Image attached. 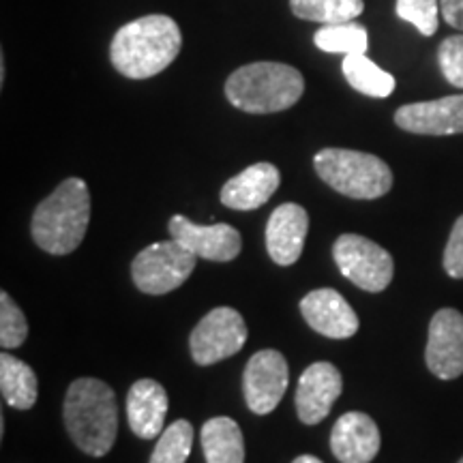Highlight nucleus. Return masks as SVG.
Returning <instances> with one entry per match:
<instances>
[{
	"mask_svg": "<svg viewBox=\"0 0 463 463\" xmlns=\"http://www.w3.org/2000/svg\"><path fill=\"white\" fill-rule=\"evenodd\" d=\"M183 34L170 15H144L114 34L109 61L129 80L153 78L181 54Z\"/></svg>",
	"mask_w": 463,
	"mask_h": 463,
	"instance_id": "f257e3e1",
	"label": "nucleus"
},
{
	"mask_svg": "<svg viewBox=\"0 0 463 463\" xmlns=\"http://www.w3.org/2000/svg\"><path fill=\"white\" fill-rule=\"evenodd\" d=\"M62 419L71 442L82 453L103 457L112 450L118 433V405L106 382L97 378H78L71 382Z\"/></svg>",
	"mask_w": 463,
	"mask_h": 463,
	"instance_id": "f03ea898",
	"label": "nucleus"
},
{
	"mask_svg": "<svg viewBox=\"0 0 463 463\" xmlns=\"http://www.w3.org/2000/svg\"><path fill=\"white\" fill-rule=\"evenodd\" d=\"M90 223V191L82 178L62 181L34 208L31 234L34 245L52 256H67L82 245Z\"/></svg>",
	"mask_w": 463,
	"mask_h": 463,
	"instance_id": "7ed1b4c3",
	"label": "nucleus"
},
{
	"mask_svg": "<svg viewBox=\"0 0 463 463\" xmlns=\"http://www.w3.org/2000/svg\"><path fill=\"white\" fill-rule=\"evenodd\" d=\"M305 92L298 69L283 62H251L236 69L225 82V97L249 114H275L292 108Z\"/></svg>",
	"mask_w": 463,
	"mask_h": 463,
	"instance_id": "20e7f679",
	"label": "nucleus"
},
{
	"mask_svg": "<svg viewBox=\"0 0 463 463\" xmlns=\"http://www.w3.org/2000/svg\"><path fill=\"white\" fill-rule=\"evenodd\" d=\"M317 176L337 194L354 200H375L392 187V172L380 157L361 150L324 148L314 157Z\"/></svg>",
	"mask_w": 463,
	"mask_h": 463,
	"instance_id": "39448f33",
	"label": "nucleus"
},
{
	"mask_svg": "<svg viewBox=\"0 0 463 463\" xmlns=\"http://www.w3.org/2000/svg\"><path fill=\"white\" fill-rule=\"evenodd\" d=\"M198 256L178 241L153 242L137 253L131 264V277L136 288L150 297L172 292L181 288L194 273Z\"/></svg>",
	"mask_w": 463,
	"mask_h": 463,
	"instance_id": "423d86ee",
	"label": "nucleus"
},
{
	"mask_svg": "<svg viewBox=\"0 0 463 463\" xmlns=\"http://www.w3.org/2000/svg\"><path fill=\"white\" fill-rule=\"evenodd\" d=\"M333 258L341 275L364 292H382L391 286L395 262L378 242L358 234H341L333 245Z\"/></svg>",
	"mask_w": 463,
	"mask_h": 463,
	"instance_id": "0eeeda50",
	"label": "nucleus"
},
{
	"mask_svg": "<svg viewBox=\"0 0 463 463\" xmlns=\"http://www.w3.org/2000/svg\"><path fill=\"white\" fill-rule=\"evenodd\" d=\"M249 337L242 316L232 307H217L198 322L189 339L191 358L202 367L239 354Z\"/></svg>",
	"mask_w": 463,
	"mask_h": 463,
	"instance_id": "6e6552de",
	"label": "nucleus"
},
{
	"mask_svg": "<svg viewBox=\"0 0 463 463\" xmlns=\"http://www.w3.org/2000/svg\"><path fill=\"white\" fill-rule=\"evenodd\" d=\"M289 382L288 361L277 350H260L249 358L242 391L245 402L253 414H270L286 395Z\"/></svg>",
	"mask_w": 463,
	"mask_h": 463,
	"instance_id": "1a4fd4ad",
	"label": "nucleus"
},
{
	"mask_svg": "<svg viewBox=\"0 0 463 463\" xmlns=\"http://www.w3.org/2000/svg\"><path fill=\"white\" fill-rule=\"evenodd\" d=\"M167 230L174 241L208 262H232L242 249L241 232L228 223L198 225L189 222L187 217L174 215L167 223Z\"/></svg>",
	"mask_w": 463,
	"mask_h": 463,
	"instance_id": "9d476101",
	"label": "nucleus"
},
{
	"mask_svg": "<svg viewBox=\"0 0 463 463\" xmlns=\"http://www.w3.org/2000/svg\"><path fill=\"white\" fill-rule=\"evenodd\" d=\"M425 361L439 380H455L463 373V314L439 309L430 322Z\"/></svg>",
	"mask_w": 463,
	"mask_h": 463,
	"instance_id": "9b49d317",
	"label": "nucleus"
},
{
	"mask_svg": "<svg viewBox=\"0 0 463 463\" xmlns=\"http://www.w3.org/2000/svg\"><path fill=\"white\" fill-rule=\"evenodd\" d=\"M344 391V378L333 363H314L305 369L297 386V412L305 425H317L331 414Z\"/></svg>",
	"mask_w": 463,
	"mask_h": 463,
	"instance_id": "f8f14e48",
	"label": "nucleus"
},
{
	"mask_svg": "<svg viewBox=\"0 0 463 463\" xmlns=\"http://www.w3.org/2000/svg\"><path fill=\"white\" fill-rule=\"evenodd\" d=\"M395 123L416 136H455L463 133V95L442 97L436 101H420L402 106Z\"/></svg>",
	"mask_w": 463,
	"mask_h": 463,
	"instance_id": "ddd939ff",
	"label": "nucleus"
},
{
	"mask_svg": "<svg viewBox=\"0 0 463 463\" xmlns=\"http://www.w3.org/2000/svg\"><path fill=\"white\" fill-rule=\"evenodd\" d=\"M300 314L316 333L328 339H350L358 331V316L337 289L320 288L300 300Z\"/></svg>",
	"mask_w": 463,
	"mask_h": 463,
	"instance_id": "4468645a",
	"label": "nucleus"
},
{
	"mask_svg": "<svg viewBox=\"0 0 463 463\" xmlns=\"http://www.w3.org/2000/svg\"><path fill=\"white\" fill-rule=\"evenodd\" d=\"M309 215L300 204L288 202L277 206L266 223V249L275 264L292 266L305 247Z\"/></svg>",
	"mask_w": 463,
	"mask_h": 463,
	"instance_id": "2eb2a0df",
	"label": "nucleus"
},
{
	"mask_svg": "<svg viewBox=\"0 0 463 463\" xmlns=\"http://www.w3.org/2000/svg\"><path fill=\"white\" fill-rule=\"evenodd\" d=\"M380 430L372 416L345 412L331 431V450L341 463H372L380 453Z\"/></svg>",
	"mask_w": 463,
	"mask_h": 463,
	"instance_id": "dca6fc26",
	"label": "nucleus"
},
{
	"mask_svg": "<svg viewBox=\"0 0 463 463\" xmlns=\"http://www.w3.org/2000/svg\"><path fill=\"white\" fill-rule=\"evenodd\" d=\"M281 174L269 161L249 165L236 176H232L222 189V204L232 211H256L273 198L279 189Z\"/></svg>",
	"mask_w": 463,
	"mask_h": 463,
	"instance_id": "f3484780",
	"label": "nucleus"
},
{
	"mask_svg": "<svg viewBox=\"0 0 463 463\" xmlns=\"http://www.w3.org/2000/svg\"><path fill=\"white\" fill-rule=\"evenodd\" d=\"M167 414V392L157 380H137L127 392V420L131 431L142 439L164 433Z\"/></svg>",
	"mask_w": 463,
	"mask_h": 463,
	"instance_id": "a211bd4d",
	"label": "nucleus"
},
{
	"mask_svg": "<svg viewBox=\"0 0 463 463\" xmlns=\"http://www.w3.org/2000/svg\"><path fill=\"white\" fill-rule=\"evenodd\" d=\"M202 450L206 463H245V438L239 422L215 416L202 427Z\"/></svg>",
	"mask_w": 463,
	"mask_h": 463,
	"instance_id": "6ab92c4d",
	"label": "nucleus"
},
{
	"mask_svg": "<svg viewBox=\"0 0 463 463\" xmlns=\"http://www.w3.org/2000/svg\"><path fill=\"white\" fill-rule=\"evenodd\" d=\"M0 391L5 403L15 410H31L37 403L39 380L31 364L11 356L7 350L0 354Z\"/></svg>",
	"mask_w": 463,
	"mask_h": 463,
	"instance_id": "aec40b11",
	"label": "nucleus"
},
{
	"mask_svg": "<svg viewBox=\"0 0 463 463\" xmlns=\"http://www.w3.org/2000/svg\"><path fill=\"white\" fill-rule=\"evenodd\" d=\"M344 75L352 89L375 99L391 97L395 90V78L384 69H380L369 56L350 54L344 58Z\"/></svg>",
	"mask_w": 463,
	"mask_h": 463,
	"instance_id": "412c9836",
	"label": "nucleus"
},
{
	"mask_svg": "<svg viewBox=\"0 0 463 463\" xmlns=\"http://www.w3.org/2000/svg\"><path fill=\"white\" fill-rule=\"evenodd\" d=\"M292 14L317 24H344L364 11V0H289Z\"/></svg>",
	"mask_w": 463,
	"mask_h": 463,
	"instance_id": "4be33fe9",
	"label": "nucleus"
},
{
	"mask_svg": "<svg viewBox=\"0 0 463 463\" xmlns=\"http://www.w3.org/2000/svg\"><path fill=\"white\" fill-rule=\"evenodd\" d=\"M314 43L326 54H364L369 48V33L354 20L344 24H326L316 33Z\"/></svg>",
	"mask_w": 463,
	"mask_h": 463,
	"instance_id": "5701e85b",
	"label": "nucleus"
},
{
	"mask_svg": "<svg viewBox=\"0 0 463 463\" xmlns=\"http://www.w3.org/2000/svg\"><path fill=\"white\" fill-rule=\"evenodd\" d=\"M194 447V425L189 420H174L159 436L148 463H184Z\"/></svg>",
	"mask_w": 463,
	"mask_h": 463,
	"instance_id": "b1692460",
	"label": "nucleus"
},
{
	"mask_svg": "<svg viewBox=\"0 0 463 463\" xmlns=\"http://www.w3.org/2000/svg\"><path fill=\"white\" fill-rule=\"evenodd\" d=\"M26 337L28 322L24 311L7 292H0V345L9 352L24 344Z\"/></svg>",
	"mask_w": 463,
	"mask_h": 463,
	"instance_id": "393cba45",
	"label": "nucleus"
},
{
	"mask_svg": "<svg viewBox=\"0 0 463 463\" xmlns=\"http://www.w3.org/2000/svg\"><path fill=\"white\" fill-rule=\"evenodd\" d=\"M397 15L410 22L422 37H431L439 24V5L438 0H397Z\"/></svg>",
	"mask_w": 463,
	"mask_h": 463,
	"instance_id": "a878e982",
	"label": "nucleus"
},
{
	"mask_svg": "<svg viewBox=\"0 0 463 463\" xmlns=\"http://www.w3.org/2000/svg\"><path fill=\"white\" fill-rule=\"evenodd\" d=\"M438 62L447 82L463 89V34H453L439 43Z\"/></svg>",
	"mask_w": 463,
	"mask_h": 463,
	"instance_id": "bb28decb",
	"label": "nucleus"
},
{
	"mask_svg": "<svg viewBox=\"0 0 463 463\" xmlns=\"http://www.w3.org/2000/svg\"><path fill=\"white\" fill-rule=\"evenodd\" d=\"M444 270L453 279H463V215L457 219L444 249Z\"/></svg>",
	"mask_w": 463,
	"mask_h": 463,
	"instance_id": "cd10ccee",
	"label": "nucleus"
},
{
	"mask_svg": "<svg viewBox=\"0 0 463 463\" xmlns=\"http://www.w3.org/2000/svg\"><path fill=\"white\" fill-rule=\"evenodd\" d=\"M439 11L449 26L463 31V0H439Z\"/></svg>",
	"mask_w": 463,
	"mask_h": 463,
	"instance_id": "c85d7f7f",
	"label": "nucleus"
},
{
	"mask_svg": "<svg viewBox=\"0 0 463 463\" xmlns=\"http://www.w3.org/2000/svg\"><path fill=\"white\" fill-rule=\"evenodd\" d=\"M292 463H324V461L317 459V457H314V455H300Z\"/></svg>",
	"mask_w": 463,
	"mask_h": 463,
	"instance_id": "c756f323",
	"label": "nucleus"
},
{
	"mask_svg": "<svg viewBox=\"0 0 463 463\" xmlns=\"http://www.w3.org/2000/svg\"><path fill=\"white\" fill-rule=\"evenodd\" d=\"M459 463H463V457H461V459H459Z\"/></svg>",
	"mask_w": 463,
	"mask_h": 463,
	"instance_id": "7c9ffc66",
	"label": "nucleus"
}]
</instances>
